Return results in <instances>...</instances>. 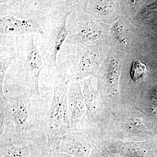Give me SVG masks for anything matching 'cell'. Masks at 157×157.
<instances>
[{"label":"cell","mask_w":157,"mask_h":157,"mask_svg":"<svg viewBox=\"0 0 157 157\" xmlns=\"http://www.w3.org/2000/svg\"><path fill=\"white\" fill-rule=\"evenodd\" d=\"M3 94H0V128L12 124L13 130L0 133L8 135L14 143L34 142L47 147L44 99L33 95L27 88L5 78Z\"/></svg>","instance_id":"6da1fadb"},{"label":"cell","mask_w":157,"mask_h":157,"mask_svg":"<svg viewBox=\"0 0 157 157\" xmlns=\"http://www.w3.org/2000/svg\"><path fill=\"white\" fill-rule=\"evenodd\" d=\"M77 3L74 1H57L41 23L42 33L39 35V40L36 45L44 66L49 71L53 72L59 67L57 56L68 36L67 19L76 9Z\"/></svg>","instance_id":"7a4b0ae2"},{"label":"cell","mask_w":157,"mask_h":157,"mask_svg":"<svg viewBox=\"0 0 157 157\" xmlns=\"http://www.w3.org/2000/svg\"><path fill=\"white\" fill-rule=\"evenodd\" d=\"M52 73L53 93L50 105L44 103L48 155L58 152L62 137L71 131L67 105L71 76L67 69L59 67Z\"/></svg>","instance_id":"3957f363"},{"label":"cell","mask_w":157,"mask_h":157,"mask_svg":"<svg viewBox=\"0 0 157 157\" xmlns=\"http://www.w3.org/2000/svg\"><path fill=\"white\" fill-rule=\"evenodd\" d=\"M34 34L20 37L14 54L15 58L6 73V78L25 86L33 95L41 97L39 86L43 60L35 43Z\"/></svg>","instance_id":"277c9868"},{"label":"cell","mask_w":157,"mask_h":157,"mask_svg":"<svg viewBox=\"0 0 157 157\" xmlns=\"http://www.w3.org/2000/svg\"><path fill=\"white\" fill-rule=\"evenodd\" d=\"M42 33L41 24L37 20L0 16V53L14 54L20 37L27 34L39 36Z\"/></svg>","instance_id":"5b68a950"},{"label":"cell","mask_w":157,"mask_h":157,"mask_svg":"<svg viewBox=\"0 0 157 157\" xmlns=\"http://www.w3.org/2000/svg\"><path fill=\"white\" fill-rule=\"evenodd\" d=\"M76 9L70 13L67 19L68 36L65 44L97 40L101 35V27L91 18L78 14Z\"/></svg>","instance_id":"8992f818"},{"label":"cell","mask_w":157,"mask_h":157,"mask_svg":"<svg viewBox=\"0 0 157 157\" xmlns=\"http://www.w3.org/2000/svg\"><path fill=\"white\" fill-rule=\"evenodd\" d=\"M0 157H45L47 147L34 142L14 143L6 134H0Z\"/></svg>","instance_id":"52a82bcc"},{"label":"cell","mask_w":157,"mask_h":157,"mask_svg":"<svg viewBox=\"0 0 157 157\" xmlns=\"http://www.w3.org/2000/svg\"><path fill=\"white\" fill-rule=\"evenodd\" d=\"M76 63L71 70V81L76 82L94 73L97 67L98 54L92 48L80 46Z\"/></svg>","instance_id":"ba28073f"},{"label":"cell","mask_w":157,"mask_h":157,"mask_svg":"<svg viewBox=\"0 0 157 157\" xmlns=\"http://www.w3.org/2000/svg\"><path fill=\"white\" fill-rule=\"evenodd\" d=\"M83 134L77 131H71L62 137L58 152L74 157H87L89 144Z\"/></svg>","instance_id":"9c48e42d"},{"label":"cell","mask_w":157,"mask_h":157,"mask_svg":"<svg viewBox=\"0 0 157 157\" xmlns=\"http://www.w3.org/2000/svg\"><path fill=\"white\" fill-rule=\"evenodd\" d=\"M67 105L71 130L77 131L79 119L84 113L83 98L78 82H72L70 83Z\"/></svg>","instance_id":"30bf717a"},{"label":"cell","mask_w":157,"mask_h":157,"mask_svg":"<svg viewBox=\"0 0 157 157\" xmlns=\"http://www.w3.org/2000/svg\"><path fill=\"white\" fill-rule=\"evenodd\" d=\"M0 57V94H3L6 73L14 61L15 56L14 55H9L6 57L1 55Z\"/></svg>","instance_id":"8fae6325"},{"label":"cell","mask_w":157,"mask_h":157,"mask_svg":"<svg viewBox=\"0 0 157 157\" xmlns=\"http://www.w3.org/2000/svg\"><path fill=\"white\" fill-rule=\"evenodd\" d=\"M147 68L145 64L138 60H135L132 64L131 75L135 81H138L145 77L147 74Z\"/></svg>","instance_id":"7c38bea8"},{"label":"cell","mask_w":157,"mask_h":157,"mask_svg":"<svg viewBox=\"0 0 157 157\" xmlns=\"http://www.w3.org/2000/svg\"><path fill=\"white\" fill-rule=\"evenodd\" d=\"M45 157H74L67 154L61 152L55 153L53 154L46 155Z\"/></svg>","instance_id":"4fadbf2b"}]
</instances>
